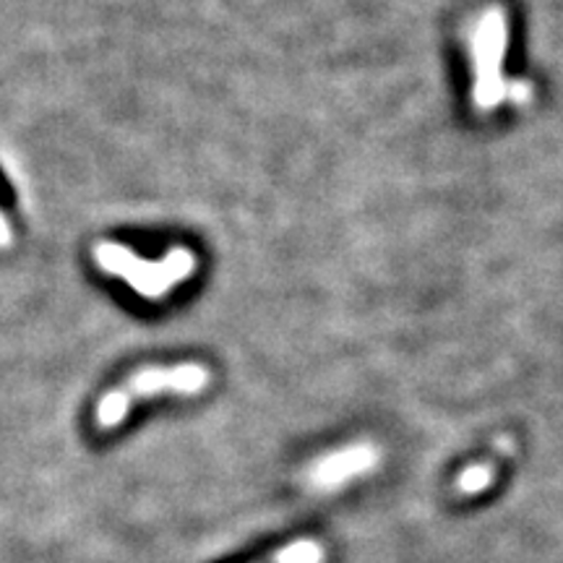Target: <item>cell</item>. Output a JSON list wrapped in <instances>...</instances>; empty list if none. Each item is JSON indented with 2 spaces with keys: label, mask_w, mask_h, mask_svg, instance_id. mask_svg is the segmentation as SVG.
I'll list each match as a JSON object with an SVG mask.
<instances>
[{
  "label": "cell",
  "mask_w": 563,
  "mask_h": 563,
  "mask_svg": "<svg viewBox=\"0 0 563 563\" xmlns=\"http://www.w3.org/2000/svg\"><path fill=\"white\" fill-rule=\"evenodd\" d=\"M211 376L201 363H178V365H150L141 368L118 389L104 394L97 402V428L112 431L125 420L136 399H150L159 391L183 394V397H194L209 386Z\"/></svg>",
  "instance_id": "cell-1"
},
{
  "label": "cell",
  "mask_w": 563,
  "mask_h": 563,
  "mask_svg": "<svg viewBox=\"0 0 563 563\" xmlns=\"http://www.w3.org/2000/svg\"><path fill=\"white\" fill-rule=\"evenodd\" d=\"M91 256L104 274L123 279L146 300L167 298L173 287L191 277L196 264H199L194 251L183 249V245L173 249L162 262H146V258H139L131 249H123L118 243H97Z\"/></svg>",
  "instance_id": "cell-2"
},
{
  "label": "cell",
  "mask_w": 563,
  "mask_h": 563,
  "mask_svg": "<svg viewBox=\"0 0 563 563\" xmlns=\"http://www.w3.org/2000/svg\"><path fill=\"white\" fill-rule=\"evenodd\" d=\"M506 42H509V21L501 9H488L470 30L473 102L477 112L496 110L511 91V84L504 81Z\"/></svg>",
  "instance_id": "cell-3"
},
{
  "label": "cell",
  "mask_w": 563,
  "mask_h": 563,
  "mask_svg": "<svg viewBox=\"0 0 563 563\" xmlns=\"http://www.w3.org/2000/svg\"><path fill=\"white\" fill-rule=\"evenodd\" d=\"M378 456H382V452H378L373 443H355V446L321 456L319 462L311 464L306 481L311 483L316 490H336L342 488L344 483H350L352 477L371 473L378 464Z\"/></svg>",
  "instance_id": "cell-4"
},
{
  "label": "cell",
  "mask_w": 563,
  "mask_h": 563,
  "mask_svg": "<svg viewBox=\"0 0 563 563\" xmlns=\"http://www.w3.org/2000/svg\"><path fill=\"white\" fill-rule=\"evenodd\" d=\"M493 481V464L483 462V464H473L460 475L456 481V490L464 493V496H475V493L485 490Z\"/></svg>",
  "instance_id": "cell-5"
},
{
  "label": "cell",
  "mask_w": 563,
  "mask_h": 563,
  "mask_svg": "<svg viewBox=\"0 0 563 563\" xmlns=\"http://www.w3.org/2000/svg\"><path fill=\"white\" fill-rule=\"evenodd\" d=\"M5 245H11V224L5 220L3 211H0V249H5Z\"/></svg>",
  "instance_id": "cell-6"
},
{
  "label": "cell",
  "mask_w": 563,
  "mask_h": 563,
  "mask_svg": "<svg viewBox=\"0 0 563 563\" xmlns=\"http://www.w3.org/2000/svg\"><path fill=\"white\" fill-rule=\"evenodd\" d=\"M269 563H272V561H269Z\"/></svg>",
  "instance_id": "cell-7"
}]
</instances>
